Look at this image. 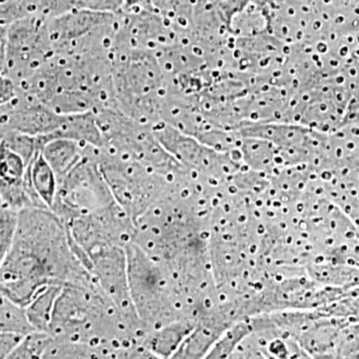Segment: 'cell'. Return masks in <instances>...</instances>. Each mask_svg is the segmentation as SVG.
I'll return each instance as SVG.
<instances>
[{"instance_id":"1","label":"cell","mask_w":359,"mask_h":359,"mask_svg":"<svg viewBox=\"0 0 359 359\" xmlns=\"http://www.w3.org/2000/svg\"><path fill=\"white\" fill-rule=\"evenodd\" d=\"M15 247L32 252L46 269L52 285L93 287L96 283L71 245L67 226L51 210L18 212Z\"/></svg>"},{"instance_id":"2","label":"cell","mask_w":359,"mask_h":359,"mask_svg":"<svg viewBox=\"0 0 359 359\" xmlns=\"http://www.w3.org/2000/svg\"><path fill=\"white\" fill-rule=\"evenodd\" d=\"M125 250L130 294L146 330L149 332L172 321L189 318L166 266L135 242L127 245Z\"/></svg>"},{"instance_id":"3","label":"cell","mask_w":359,"mask_h":359,"mask_svg":"<svg viewBox=\"0 0 359 359\" xmlns=\"http://www.w3.org/2000/svg\"><path fill=\"white\" fill-rule=\"evenodd\" d=\"M96 158L116 202L134 222L166 190L169 179L138 161L103 147L98 149Z\"/></svg>"},{"instance_id":"4","label":"cell","mask_w":359,"mask_h":359,"mask_svg":"<svg viewBox=\"0 0 359 359\" xmlns=\"http://www.w3.org/2000/svg\"><path fill=\"white\" fill-rule=\"evenodd\" d=\"M98 149L89 146L83 159L58 181L51 211L65 224L118 204L97 161Z\"/></svg>"},{"instance_id":"5","label":"cell","mask_w":359,"mask_h":359,"mask_svg":"<svg viewBox=\"0 0 359 359\" xmlns=\"http://www.w3.org/2000/svg\"><path fill=\"white\" fill-rule=\"evenodd\" d=\"M53 55L44 18L30 14L8 25L6 75L15 87L32 77Z\"/></svg>"},{"instance_id":"6","label":"cell","mask_w":359,"mask_h":359,"mask_svg":"<svg viewBox=\"0 0 359 359\" xmlns=\"http://www.w3.org/2000/svg\"><path fill=\"white\" fill-rule=\"evenodd\" d=\"M88 257L89 273L94 282L112 302L130 327L139 337L144 339L148 332L142 325L132 302L125 248L116 245H102L91 250Z\"/></svg>"},{"instance_id":"7","label":"cell","mask_w":359,"mask_h":359,"mask_svg":"<svg viewBox=\"0 0 359 359\" xmlns=\"http://www.w3.org/2000/svg\"><path fill=\"white\" fill-rule=\"evenodd\" d=\"M65 118V114H59L34 97L18 90L11 100L0 106V123L4 128L35 137L57 131Z\"/></svg>"},{"instance_id":"8","label":"cell","mask_w":359,"mask_h":359,"mask_svg":"<svg viewBox=\"0 0 359 359\" xmlns=\"http://www.w3.org/2000/svg\"><path fill=\"white\" fill-rule=\"evenodd\" d=\"M196 323L197 320L193 318H181L150 330L144 339L143 346L154 358H172Z\"/></svg>"},{"instance_id":"9","label":"cell","mask_w":359,"mask_h":359,"mask_svg":"<svg viewBox=\"0 0 359 359\" xmlns=\"http://www.w3.org/2000/svg\"><path fill=\"white\" fill-rule=\"evenodd\" d=\"M37 140L40 152L55 172L58 181L83 159L89 147L66 138L47 139L44 136H37Z\"/></svg>"},{"instance_id":"10","label":"cell","mask_w":359,"mask_h":359,"mask_svg":"<svg viewBox=\"0 0 359 359\" xmlns=\"http://www.w3.org/2000/svg\"><path fill=\"white\" fill-rule=\"evenodd\" d=\"M45 138H66L76 141L83 146L102 148L104 138L94 111L65 114V121L54 133L45 135Z\"/></svg>"},{"instance_id":"11","label":"cell","mask_w":359,"mask_h":359,"mask_svg":"<svg viewBox=\"0 0 359 359\" xmlns=\"http://www.w3.org/2000/svg\"><path fill=\"white\" fill-rule=\"evenodd\" d=\"M26 178L45 207L51 210L57 195L58 178L40 151L27 165Z\"/></svg>"},{"instance_id":"12","label":"cell","mask_w":359,"mask_h":359,"mask_svg":"<svg viewBox=\"0 0 359 359\" xmlns=\"http://www.w3.org/2000/svg\"><path fill=\"white\" fill-rule=\"evenodd\" d=\"M63 287L51 285L40 292L26 306L25 314L33 330L48 332L56 302Z\"/></svg>"},{"instance_id":"13","label":"cell","mask_w":359,"mask_h":359,"mask_svg":"<svg viewBox=\"0 0 359 359\" xmlns=\"http://www.w3.org/2000/svg\"><path fill=\"white\" fill-rule=\"evenodd\" d=\"M26 170L25 160L0 141V190L22 185Z\"/></svg>"},{"instance_id":"14","label":"cell","mask_w":359,"mask_h":359,"mask_svg":"<svg viewBox=\"0 0 359 359\" xmlns=\"http://www.w3.org/2000/svg\"><path fill=\"white\" fill-rule=\"evenodd\" d=\"M26 318L25 309L0 292V332L26 334L32 332Z\"/></svg>"},{"instance_id":"15","label":"cell","mask_w":359,"mask_h":359,"mask_svg":"<svg viewBox=\"0 0 359 359\" xmlns=\"http://www.w3.org/2000/svg\"><path fill=\"white\" fill-rule=\"evenodd\" d=\"M51 341L52 337L48 332L32 330L23 335L20 344L9 354L8 359L43 358L45 351Z\"/></svg>"},{"instance_id":"16","label":"cell","mask_w":359,"mask_h":359,"mask_svg":"<svg viewBox=\"0 0 359 359\" xmlns=\"http://www.w3.org/2000/svg\"><path fill=\"white\" fill-rule=\"evenodd\" d=\"M1 141L16 154L20 155L25 160L26 165L29 164L30 161L40 151L37 137L13 130H6Z\"/></svg>"},{"instance_id":"17","label":"cell","mask_w":359,"mask_h":359,"mask_svg":"<svg viewBox=\"0 0 359 359\" xmlns=\"http://www.w3.org/2000/svg\"><path fill=\"white\" fill-rule=\"evenodd\" d=\"M334 358H359V320L347 323L340 330Z\"/></svg>"},{"instance_id":"18","label":"cell","mask_w":359,"mask_h":359,"mask_svg":"<svg viewBox=\"0 0 359 359\" xmlns=\"http://www.w3.org/2000/svg\"><path fill=\"white\" fill-rule=\"evenodd\" d=\"M18 222V212L4 209L0 212V266L13 249Z\"/></svg>"},{"instance_id":"19","label":"cell","mask_w":359,"mask_h":359,"mask_svg":"<svg viewBox=\"0 0 359 359\" xmlns=\"http://www.w3.org/2000/svg\"><path fill=\"white\" fill-rule=\"evenodd\" d=\"M30 14H36L35 0H0L1 25H11Z\"/></svg>"},{"instance_id":"20","label":"cell","mask_w":359,"mask_h":359,"mask_svg":"<svg viewBox=\"0 0 359 359\" xmlns=\"http://www.w3.org/2000/svg\"><path fill=\"white\" fill-rule=\"evenodd\" d=\"M36 1V14L44 18L45 20L58 18L81 8L80 0H35Z\"/></svg>"},{"instance_id":"21","label":"cell","mask_w":359,"mask_h":359,"mask_svg":"<svg viewBox=\"0 0 359 359\" xmlns=\"http://www.w3.org/2000/svg\"><path fill=\"white\" fill-rule=\"evenodd\" d=\"M82 7L103 13H118L123 11L124 0H80Z\"/></svg>"},{"instance_id":"22","label":"cell","mask_w":359,"mask_h":359,"mask_svg":"<svg viewBox=\"0 0 359 359\" xmlns=\"http://www.w3.org/2000/svg\"><path fill=\"white\" fill-rule=\"evenodd\" d=\"M23 334L0 332V359L8 358L16 346L20 344Z\"/></svg>"},{"instance_id":"23","label":"cell","mask_w":359,"mask_h":359,"mask_svg":"<svg viewBox=\"0 0 359 359\" xmlns=\"http://www.w3.org/2000/svg\"><path fill=\"white\" fill-rule=\"evenodd\" d=\"M15 94V85L6 74L0 73V106L11 100Z\"/></svg>"},{"instance_id":"24","label":"cell","mask_w":359,"mask_h":359,"mask_svg":"<svg viewBox=\"0 0 359 359\" xmlns=\"http://www.w3.org/2000/svg\"><path fill=\"white\" fill-rule=\"evenodd\" d=\"M8 26L0 23V73L6 74Z\"/></svg>"},{"instance_id":"25","label":"cell","mask_w":359,"mask_h":359,"mask_svg":"<svg viewBox=\"0 0 359 359\" xmlns=\"http://www.w3.org/2000/svg\"><path fill=\"white\" fill-rule=\"evenodd\" d=\"M150 0H124L123 11H134L149 4Z\"/></svg>"},{"instance_id":"26","label":"cell","mask_w":359,"mask_h":359,"mask_svg":"<svg viewBox=\"0 0 359 359\" xmlns=\"http://www.w3.org/2000/svg\"><path fill=\"white\" fill-rule=\"evenodd\" d=\"M6 129L4 128V125L0 123V141L4 138V134H6Z\"/></svg>"},{"instance_id":"27","label":"cell","mask_w":359,"mask_h":359,"mask_svg":"<svg viewBox=\"0 0 359 359\" xmlns=\"http://www.w3.org/2000/svg\"><path fill=\"white\" fill-rule=\"evenodd\" d=\"M4 204H2L1 198H0V212L4 211Z\"/></svg>"}]
</instances>
